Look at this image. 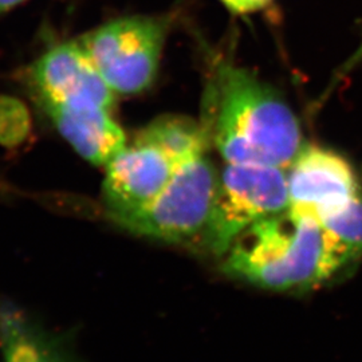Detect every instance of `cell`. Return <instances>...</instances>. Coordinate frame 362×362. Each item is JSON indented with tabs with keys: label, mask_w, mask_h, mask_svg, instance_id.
Segmentation results:
<instances>
[{
	"label": "cell",
	"mask_w": 362,
	"mask_h": 362,
	"mask_svg": "<svg viewBox=\"0 0 362 362\" xmlns=\"http://www.w3.org/2000/svg\"><path fill=\"white\" fill-rule=\"evenodd\" d=\"M286 170L288 208L321 221L346 207L361 185L345 157L315 145H303Z\"/></svg>",
	"instance_id": "52a82bcc"
},
{
	"label": "cell",
	"mask_w": 362,
	"mask_h": 362,
	"mask_svg": "<svg viewBox=\"0 0 362 362\" xmlns=\"http://www.w3.org/2000/svg\"><path fill=\"white\" fill-rule=\"evenodd\" d=\"M212 141L227 164L287 169L302 149L299 121L270 85L246 69L219 67Z\"/></svg>",
	"instance_id": "7a4b0ae2"
},
{
	"label": "cell",
	"mask_w": 362,
	"mask_h": 362,
	"mask_svg": "<svg viewBox=\"0 0 362 362\" xmlns=\"http://www.w3.org/2000/svg\"><path fill=\"white\" fill-rule=\"evenodd\" d=\"M168 22L129 16L90 31L78 40L116 94H137L155 81Z\"/></svg>",
	"instance_id": "5b68a950"
},
{
	"label": "cell",
	"mask_w": 362,
	"mask_h": 362,
	"mask_svg": "<svg viewBox=\"0 0 362 362\" xmlns=\"http://www.w3.org/2000/svg\"><path fill=\"white\" fill-rule=\"evenodd\" d=\"M221 258L228 275L274 291L314 288L356 263L321 220L290 208L248 227Z\"/></svg>",
	"instance_id": "6da1fadb"
},
{
	"label": "cell",
	"mask_w": 362,
	"mask_h": 362,
	"mask_svg": "<svg viewBox=\"0 0 362 362\" xmlns=\"http://www.w3.org/2000/svg\"><path fill=\"white\" fill-rule=\"evenodd\" d=\"M31 86L42 107H95L110 110L116 93L109 88L77 42L46 52L31 70Z\"/></svg>",
	"instance_id": "ba28073f"
},
{
	"label": "cell",
	"mask_w": 362,
	"mask_h": 362,
	"mask_svg": "<svg viewBox=\"0 0 362 362\" xmlns=\"http://www.w3.org/2000/svg\"><path fill=\"white\" fill-rule=\"evenodd\" d=\"M218 181L219 175L203 152L181 164L152 203L115 223L149 239L191 242L207 230Z\"/></svg>",
	"instance_id": "3957f363"
},
{
	"label": "cell",
	"mask_w": 362,
	"mask_h": 362,
	"mask_svg": "<svg viewBox=\"0 0 362 362\" xmlns=\"http://www.w3.org/2000/svg\"><path fill=\"white\" fill-rule=\"evenodd\" d=\"M181 164L164 148L137 133L133 143L105 167L103 200L110 219L128 216L152 203Z\"/></svg>",
	"instance_id": "8992f818"
},
{
	"label": "cell",
	"mask_w": 362,
	"mask_h": 362,
	"mask_svg": "<svg viewBox=\"0 0 362 362\" xmlns=\"http://www.w3.org/2000/svg\"><path fill=\"white\" fill-rule=\"evenodd\" d=\"M361 52H362V49H361Z\"/></svg>",
	"instance_id": "5bb4252c"
},
{
	"label": "cell",
	"mask_w": 362,
	"mask_h": 362,
	"mask_svg": "<svg viewBox=\"0 0 362 362\" xmlns=\"http://www.w3.org/2000/svg\"><path fill=\"white\" fill-rule=\"evenodd\" d=\"M231 13L238 15L257 13L269 6L272 0H220Z\"/></svg>",
	"instance_id": "7c38bea8"
},
{
	"label": "cell",
	"mask_w": 362,
	"mask_h": 362,
	"mask_svg": "<svg viewBox=\"0 0 362 362\" xmlns=\"http://www.w3.org/2000/svg\"><path fill=\"white\" fill-rule=\"evenodd\" d=\"M43 110L78 155L93 165L105 168L128 145L124 130L112 118L110 110L61 106H46Z\"/></svg>",
	"instance_id": "9c48e42d"
},
{
	"label": "cell",
	"mask_w": 362,
	"mask_h": 362,
	"mask_svg": "<svg viewBox=\"0 0 362 362\" xmlns=\"http://www.w3.org/2000/svg\"><path fill=\"white\" fill-rule=\"evenodd\" d=\"M0 350L1 362H76L59 338L8 303L0 306Z\"/></svg>",
	"instance_id": "30bf717a"
},
{
	"label": "cell",
	"mask_w": 362,
	"mask_h": 362,
	"mask_svg": "<svg viewBox=\"0 0 362 362\" xmlns=\"http://www.w3.org/2000/svg\"><path fill=\"white\" fill-rule=\"evenodd\" d=\"M325 227L356 262L362 257V176L358 194L339 212L322 220Z\"/></svg>",
	"instance_id": "8fae6325"
},
{
	"label": "cell",
	"mask_w": 362,
	"mask_h": 362,
	"mask_svg": "<svg viewBox=\"0 0 362 362\" xmlns=\"http://www.w3.org/2000/svg\"><path fill=\"white\" fill-rule=\"evenodd\" d=\"M287 170L254 164H227L203 235L208 250L223 257L248 227L288 209Z\"/></svg>",
	"instance_id": "277c9868"
},
{
	"label": "cell",
	"mask_w": 362,
	"mask_h": 362,
	"mask_svg": "<svg viewBox=\"0 0 362 362\" xmlns=\"http://www.w3.org/2000/svg\"><path fill=\"white\" fill-rule=\"evenodd\" d=\"M23 1H26V0H0V15L7 13L8 10L19 6Z\"/></svg>",
	"instance_id": "4fadbf2b"
}]
</instances>
